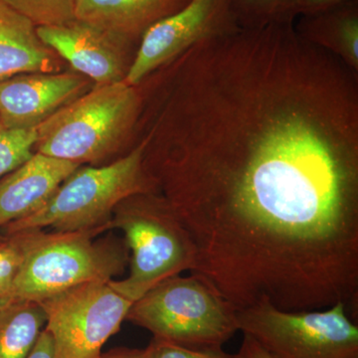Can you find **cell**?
<instances>
[{
	"label": "cell",
	"instance_id": "cell-20",
	"mask_svg": "<svg viewBox=\"0 0 358 358\" xmlns=\"http://www.w3.org/2000/svg\"><path fill=\"white\" fill-rule=\"evenodd\" d=\"M145 352L147 358H236L223 348L194 350L157 338H152Z\"/></svg>",
	"mask_w": 358,
	"mask_h": 358
},
{
	"label": "cell",
	"instance_id": "cell-11",
	"mask_svg": "<svg viewBox=\"0 0 358 358\" xmlns=\"http://www.w3.org/2000/svg\"><path fill=\"white\" fill-rule=\"evenodd\" d=\"M88 78L72 72L30 73L0 82V124L36 129L58 110L89 91Z\"/></svg>",
	"mask_w": 358,
	"mask_h": 358
},
{
	"label": "cell",
	"instance_id": "cell-18",
	"mask_svg": "<svg viewBox=\"0 0 358 358\" xmlns=\"http://www.w3.org/2000/svg\"><path fill=\"white\" fill-rule=\"evenodd\" d=\"M36 129L7 128L0 124V179L34 155Z\"/></svg>",
	"mask_w": 358,
	"mask_h": 358
},
{
	"label": "cell",
	"instance_id": "cell-12",
	"mask_svg": "<svg viewBox=\"0 0 358 358\" xmlns=\"http://www.w3.org/2000/svg\"><path fill=\"white\" fill-rule=\"evenodd\" d=\"M79 166L34 152L24 164L0 179V228L41 209Z\"/></svg>",
	"mask_w": 358,
	"mask_h": 358
},
{
	"label": "cell",
	"instance_id": "cell-2",
	"mask_svg": "<svg viewBox=\"0 0 358 358\" xmlns=\"http://www.w3.org/2000/svg\"><path fill=\"white\" fill-rule=\"evenodd\" d=\"M103 228L72 232L21 231L13 236L21 252V265L7 303L42 301L80 285L112 281L129 263L126 247L94 241Z\"/></svg>",
	"mask_w": 358,
	"mask_h": 358
},
{
	"label": "cell",
	"instance_id": "cell-9",
	"mask_svg": "<svg viewBox=\"0 0 358 358\" xmlns=\"http://www.w3.org/2000/svg\"><path fill=\"white\" fill-rule=\"evenodd\" d=\"M239 28L231 0H192L178 13L148 28L141 36L124 81L140 86L202 40Z\"/></svg>",
	"mask_w": 358,
	"mask_h": 358
},
{
	"label": "cell",
	"instance_id": "cell-26",
	"mask_svg": "<svg viewBox=\"0 0 358 358\" xmlns=\"http://www.w3.org/2000/svg\"><path fill=\"white\" fill-rule=\"evenodd\" d=\"M4 239H6V237L1 236V235H0V242L3 241Z\"/></svg>",
	"mask_w": 358,
	"mask_h": 358
},
{
	"label": "cell",
	"instance_id": "cell-15",
	"mask_svg": "<svg viewBox=\"0 0 358 358\" xmlns=\"http://www.w3.org/2000/svg\"><path fill=\"white\" fill-rule=\"evenodd\" d=\"M294 29L303 39L329 51L358 73V0L301 16L294 21Z\"/></svg>",
	"mask_w": 358,
	"mask_h": 358
},
{
	"label": "cell",
	"instance_id": "cell-1",
	"mask_svg": "<svg viewBox=\"0 0 358 358\" xmlns=\"http://www.w3.org/2000/svg\"><path fill=\"white\" fill-rule=\"evenodd\" d=\"M173 127L148 136L145 173L202 267L278 284L358 235V73L294 22L202 40L176 59Z\"/></svg>",
	"mask_w": 358,
	"mask_h": 358
},
{
	"label": "cell",
	"instance_id": "cell-10",
	"mask_svg": "<svg viewBox=\"0 0 358 358\" xmlns=\"http://www.w3.org/2000/svg\"><path fill=\"white\" fill-rule=\"evenodd\" d=\"M37 33L75 72L95 85L126 80L133 62L129 55L133 45L78 20L61 25L39 26Z\"/></svg>",
	"mask_w": 358,
	"mask_h": 358
},
{
	"label": "cell",
	"instance_id": "cell-22",
	"mask_svg": "<svg viewBox=\"0 0 358 358\" xmlns=\"http://www.w3.org/2000/svg\"><path fill=\"white\" fill-rule=\"evenodd\" d=\"M350 1L353 0H294V16L296 20L301 16L324 13Z\"/></svg>",
	"mask_w": 358,
	"mask_h": 358
},
{
	"label": "cell",
	"instance_id": "cell-23",
	"mask_svg": "<svg viewBox=\"0 0 358 358\" xmlns=\"http://www.w3.org/2000/svg\"><path fill=\"white\" fill-rule=\"evenodd\" d=\"M243 341L240 345L236 358H273L258 343L248 336L243 334Z\"/></svg>",
	"mask_w": 358,
	"mask_h": 358
},
{
	"label": "cell",
	"instance_id": "cell-7",
	"mask_svg": "<svg viewBox=\"0 0 358 358\" xmlns=\"http://www.w3.org/2000/svg\"><path fill=\"white\" fill-rule=\"evenodd\" d=\"M238 329L273 358H358V327L343 303L288 312L268 301L236 310Z\"/></svg>",
	"mask_w": 358,
	"mask_h": 358
},
{
	"label": "cell",
	"instance_id": "cell-8",
	"mask_svg": "<svg viewBox=\"0 0 358 358\" xmlns=\"http://www.w3.org/2000/svg\"><path fill=\"white\" fill-rule=\"evenodd\" d=\"M109 282H87L39 303L55 358H99L103 345L120 331L134 303Z\"/></svg>",
	"mask_w": 358,
	"mask_h": 358
},
{
	"label": "cell",
	"instance_id": "cell-14",
	"mask_svg": "<svg viewBox=\"0 0 358 358\" xmlns=\"http://www.w3.org/2000/svg\"><path fill=\"white\" fill-rule=\"evenodd\" d=\"M62 69V59L40 39L37 26L0 0V82L17 75Z\"/></svg>",
	"mask_w": 358,
	"mask_h": 358
},
{
	"label": "cell",
	"instance_id": "cell-24",
	"mask_svg": "<svg viewBox=\"0 0 358 358\" xmlns=\"http://www.w3.org/2000/svg\"><path fill=\"white\" fill-rule=\"evenodd\" d=\"M27 358H55L53 338L46 329H44L40 334L36 345Z\"/></svg>",
	"mask_w": 358,
	"mask_h": 358
},
{
	"label": "cell",
	"instance_id": "cell-4",
	"mask_svg": "<svg viewBox=\"0 0 358 358\" xmlns=\"http://www.w3.org/2000/svg\"><path fill=\"white\" fill-rule=\"evenodd\" d=\"M110 229L124 233L131 256L128 277L109 284L133 303L160 282L195 267L196 249L192 238L157 192L140 193L122 201L108 223Z\"/></svg>",
	"mask_w": 358,
	"mask_h": 358
},
{
	"label": "cell",
	"instance_id": "cell-3",
	"mask_svg": "<svg viewBox=\"0 0 358 358\" xmlns=\"http://www.w3.org/2000/svg\"><path fill=\"white\" fill-rule=\"evenodd\" d=\"M140 88L95 85L37 127L34 152L73 164H96L117 152L138 124Z\"/></svg>",
	"mask_w": 358,
	"mask_h": 358
},
{
	"label": "cell",
	"instance_id": "cell-16",
	"mask_svg": "<svg viewBox=\"0 0 358 358\" xmlns=\"http://www.w3.org/2000/svg\"><path fill=\"white\" fill-rule=\"evenodd\" d=\"M45 324L39 303L16 301L0 307V358H27Z\"/></svg>",
	"mask_w": 358,
	"mask_h": 358
},
{
	"label": "cell",
	"instance_id": "cell-6",
	"mask_svg": "<svg viewBox=\"0 0 358 358\" xmlns=\"http://www.w3.org/2000/svg\"><path fill=\"white\" fill-rule=\"evenodd\" d=\"M126 320L154 338L194 350L223 348L239 331L236 308L199 275H174L150 289Z\"/></svg>",
	"mask_w": 358,
	"mask_h": 358
},
{
	"label": "cell",
	"instance_id": "cell-17",
	"mask_svg": "<svg viewBox=\"0 0 358 358\" xmlns=\"http://www.w3.org/2000/svg\"><path fill=\"white\" fill-rule=\"evenodd\" d=\"M231 8L237 25L244 29L296 21L294 0H231Z\"/></svg>",
	"mask_w": 358,
	"mask_h": 358
},
{
	"label": "cell",
	"instance_id": "cell-19",
	"mask_svg": "<svg viewBox=\"0 0 358 358\" xmlns=\"http://www.w3.org/2000/svg\"><path fill=\"white\" fill-rule=\"evenodd\" d=\"M37 27L61 25L76 20L75 0H3Z\"/></svg>",
	"mask_w": 358,
	"mask_h": 358
},
{
	"label": "cell",
	"instance_id": "cell-5",
	"mask_svg": "<svg viewBox=\"0 0 358 358\" xmlns=\"http://www.w3.org/2000/svg\"><path fill=\"white\" fill-rule=\"evenodd\" d=\"M147 138L128 155L108 166H79L38 211L2 228L6 236L21 231L44 229L72 232L103 228L124 199L157 192L143 167Z\"/></svg>",
	"mask_w": 358,
	"mask_h": 358
},
{
	"label": "cell",
	"instance_id": "cell-25",
	"mask_svg": "<svg viewBox=\"0 0 358 358\" xmlns=\"http://www.w3.org/2000/svg\"><path fill=\"white\" fill-rule=\"evenodd\" d=\"M99 358H147L145 350H131V348H117L101 355Z\"/></svg>",
	"mask_w": 358,
	"mask_h": 358
},
{
	"label": "cell",
	"instance_id": "cell-13",
	"mask_svg": "<svg viewBox=\"0 0 358 358\" xmlns=\"http://www.w3.org/2000/svg\"><path fill=\"white\" fill-rule=\"evenodd\" d=\"M192 0H75V17L134 45L148 28Z\"/></svg>",
	"mask_w": 358,
	"mask_h": 358
},
{
	"label": "cell",
	"instance_id": "cell-21",
	"mask_svg": "<svg viewBox=\"0 0 358 358\" xmlns=\"http://www.w3.org/2000/svg\"><path fill=\"white\" fill-rule=\"evenodd\" d=\"M21 252L13 236L0 242V307L4 306L21 265Z\"/></svg>",
	"mask_w": 358,
	"mask_h": 358
}]
</instances>
